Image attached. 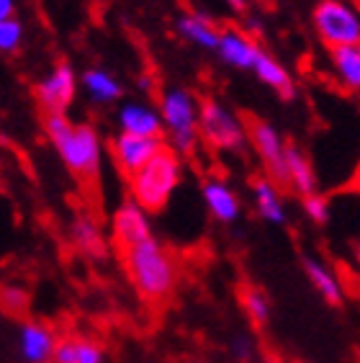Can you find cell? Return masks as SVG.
I'll return each mask as SVG.
<instances>
[{
  "label": "cell",
  "mask_w": 360,
  "mask_h": 363,
  "mask_svg": "<svg viewBox=\"0 0 360 363\" xmlns=\"http://www.w3.org/2000/svg\"><path fill=\"white\" fill-rule=\"evenodd\" d=\"M229 8L232 11H237V13H242V11H247V0H227Z\"/></svg>",
  "instance_id": "cell-29"
},
{
  "label": "cell",
  "mask_w": 360,
  "mask_h": 363,
  "mask_svg": "<svg viewBox=\"0 0 360 363\" xmlns=\"http://www.w3.org/2000/svg\"><path fill=\"white\" fill-rule=\"evenodd\" d=\"M304 271L309 276V281H312V286L317 289V294L330 307H339L342 304V286H339L337 276L325 263H319L314 258H304Z\"/></svg>",
  "instance_id": "cell-21"
},
{
  "label": "cell",
  "mask_w": 360,
  "mask_h": 363,
  "mask_svg": "<svg viewBox=\"0 0 360 363\" xmlns=\"http://www.w3.org/2000/svg\"><path fill=\"white\" fill-rule=\"evenodd\" d=\"M252 196H255L257 214L270 224H283L286 222V209L283 199H281V189L268 178H252Z\"/></svg>",
  "instance_id": "cell-18"
},
{
  "label": "cell",
  "mask_w": 360,
  "mask_h": 363,
  "mask_svg": "<svg viewBox=\"0 0 360 363\" xmlns=\"http://www.w3.org/2000/svg\"><path fill=\"white\" fill-rule=\"evenodd\" d=\"M332 52V67L334 75L347 91L360 93V55L358 47H339L330 49Z\"/></svg>",
  "instance_id": "cell-22"
},
{
  "label": "cell",
  "mask_w": 360,
  "mask_h": 363,
  "mask_svg": "<svg viewBox=\"0 0 360 363\" xmlns=\"http://www.w3.org/2000/svg\"><path fill=\"white\" fill-rule=\"evenodd\" d=\"M47 140L55 145L75 181L98 199L101 181V140L90 124H72L67 113H42Z\"/></svg>",
  "instance_id": "cell-1"
},
{
  "label": "cell",
  "mask_w": 360,
  "mask_h": 363,
  "mask_svg": "<svg viewBox=\"0 0 360 363\" xmlns=\"http://www.w3.org/2000/svg\"><path fill=\"white\" fill-rule=\"evenodd\" d=\"M252 70H255V75H257V80H260V83H265L270 91L278 93V98H281V101H286V104L296 101V83H293L291 72L286 70L278 60H273L268 52H263V49H260V55H257L255 65H252Z\"/></svg>",
  "instance_id": "cell-13"
},
{
  "label": "cell",
  "mask_w": 360,
  "mask_h": 363,
  "mask_svg": "<svg viewBox=\"0 0 360 363\" xmlns=\"http://www.w3.org/2000/svg\"><path fill=\"white\" fill-rule=\"evenodd\" d=\"M198 137L222 152H242L247 145L242 119L214 98H203L198 104Z\"/></svg>",
  "instance_id": "cell-7"
},
{
  "label": "cell",
  "mask_w": 360,
  "mask_h": 363,
  "mask_svg": "<svg viewBox=\"0 0 360 363\" xmlns=\"http://www.w3.org/2000/svg\"><path fill=\"white\" fill-rule=\"evenodd\" d=\"M355 260H358V266H360V240H358V245H355Z\"/></svg>",
  "instance_id": "cell-30"
},
{
  "label": "cell",
  "mask_w": 360,
  "mask_h": 363,
  "mask_svg": "<svg viewBox=\"0 0 360 363\" xmlns=\"http://www.w3.org/2000/svg\"><path fill=\"white\" fill-rule=\"evenodd\" d=\"M165 147L162 137H137V134L121 132L116 140L111 142V155L116 168L121 170V175H134L142 165H145L154 152H159Z\"/></svg>",
  "instance_id": "cell-9"
},
{
  "label": "cell",
  "mask_w": 360,
  "mask_h": 363,
  "mask_svg": "<svg viewBox=\"0 0 360 363\" xmlns=\"http://www.w3.org/2000/svg\"><path fill=\"white\" fill-rule=\"evenodd\" d=\"M13 8H16L13 0H0V21H6V18H13Z\"/></svg>",
  "instance_id": "cell-28"
},
{
  "label": "cell",
  "mask_w": 360,
  "mask_h": 363,
  "mask_svg": "<svg viewBox=\"0 0 360 363\" xmlns=\"http://www.w3.org/2000/svg\"><path fill=\"white\" fill-rule=\"evenodd\" d=\"M312 26L327 49L360 44V11L347 0H319L312 11Z\"/></svg>",
  "instance_id": "cell-4"
},
{
  "label": "cell",
  "mask_w": 360,
  "mask_h": 363,
  "mask_svg": "<svg viewBox=\"0 0 360 363\" xmlns=\"http://www.w3.org/2000/svg\"><path fill=\"white\" fill-rule=\"evenodd\" d=\"M240 304H242L247 320L255 325L257 330H263L270 322V299L263 289H257L255 284H242L240 286Z\"/></svg>",
  "instance_id": "cell-24"
},
{
  "label": "cell",
  "mask_w": 360,
  "mask_h": 363,
  "mask_svg": "<svg viewBox=\"0 0 360 363\" xmlns=\"http://www.w3.org/2000/svg\"><path fill=\"white\" fill-rule=\"evenodd\" d=\"M242 126L247 145L255 150L257 160L263 165L265 178L273 181L278 189H288V173H286V142L270 121L260 119L255 113H242Z\"/></svg>",
  "instance_id": "cell-6"
},
{
  "label": "cell",
  "mask_w": 360,
  "mask_h": 363,
  "mask_svg": "<svg viewBox=\"0 0 360 363\" xmlns=\"http://www.w3.org/2000/svg\"><path fill=\"white\" fill-rule=\"evenodd\" d=\"M183 178V162L173 147H162L134 175H129V194L137 206L147 214H159L165 209Z\"/></svg>",
  "instance_id": "cell-3"
},
{
  "label": "cell",
  "mask_w": 360,
  "mask_h": 363,
  "mask_svg": "<svg viewBox=\"0 0 360 363\" xmlns=\"http://www.w3.org/2000/svg\"><path fill=\"white\" fill-rule=\"evenodd\" d=\"M358 55H360V44H358Z\"/></svg>",
  "instance_id": "cell-32"
},
{
  "label": "cell",
  "mask_w": 360,
  "mask_h": 363,
  "mask_svg": "<svg viewBox=\"0 0 360 363\" xmlns=\"http://www.w3.org/2000/svg\"><path fill=\"white\" fill-rule=\"evenodd\" d=\"M83 85H85V91L90 93V98L98 101V104H113V101H118V98L124 96L116 77H113L111 72L101 70V67H93V70L85 72Z\"/></svg>",
  "instance_id": "cell-23"
},
{
  "label": "cell",
  "mask_w": 360,
  "mask_h": 363,
  "mask_svg": "<svg viewBox=\"0 0 360 363\" xmlns=\"http://www.w3.org/2000/svg\"><path fill=\"white\" fill-rule=\"evenodd\" d=\"M55 333L44 322H23L21 335H18V348L26 363H49L55 353Z\"/></svg>",
  "instance_id": "cell-12"
},
{
  "label": "cell",
  "mask_w": 360,
  "mask_h": 363,
  "mask_svg": "<svg viewBox=\"0 0 360 363\" xmlns=\"http://www.w3.org/2000/svg\"><path fill=\"white\" fill-rule=\"evenodd\" d=\"M286 173H288V189L296 191L301 199L309 194H317V173L306 152L298 145H286Z\"/></svg>",
  "instance_id": "cell-14"
},
{
  "label": "cell",
  "mask_w": 360,
  "mask_h": 363,
  "mask_svg": "<svg viewBox=\"0 0 360 363\" xmlns=\"http://www.w3.org/2000/svg\"><path fill=\"white\" fill-rule=\"evenodd\" d=\"M77 77L69 62H57L44 80H39L34 88L36 104L42 113H67L69 104L75 101Z\"/></svg>",
  "instance_id": "cell-8"
},
{
  "label": "cell",
  "mask_w": 360,
  "mask_h": 363,
  "mask_svg": "<svg viewBox=\"0 0 360 363\" xmlns=\"http://www.w3.org/2000/svg\"><path fill=\"white\" fill-rule=\"evenodd\" d=\"M203 201L206 209L211 211V217L222 224H232L240 217V199L227 183L222 181H206L203 183Z\"/></svg>",
  "instance_id": "cell-15"
},
{
  "label": "cell",
  "mask_w": 360,
  "mask_h": 363,
  "mask_svg": "<svg viewBox=\"0 0 360 363\" xmlns=\"http://www.w3.org/2000/svg\"><path fill=\"white\" fill-rule=\"evenodd\" d=\"M304 211H306V217L312 219L314 224L330 222V203H327L325 196H319V194L304 196Z\"/></svg>",
  "instance_id": "cell-27"
},
{
  "label": "cell",
  "mask_w": 360,
  "mask_h": 363,
  "mask_svg": "<svg viewBox=\"0 0 360 363\" xmlns=\"http://www.w3.org/2000/svg\"><path fill=\"white\" fill-rule=\"evenodd\" d=\"M178 31L183 39L198 44V47L216 49L219 31H222V28H216L214 23H211V18L203 13H183L178 18Z\"/></svg>",
  "instance_id": "cell-20"
},
{
  "label": "cell",
  "mask_w": 360,
  "mask_h": 363,
  "mask_svg": "<svg viewBox=\"0 0 360 363\" xmlns=\"http://www.w3.org/2000/svg\"><path fill=\"white\" fill-rule=\"evenodd\" d=\"M216 52L224 62L237 67V70H252L260 47L252 36H247L240 28H222L219 31V42H216Z\"/></svg>",
  "instance_id": "cell-11"
},
{
  "label": "cell",
  "mask_w": 360,
  "mask_h": 363,
  "mask_svg": "<svg viewBox=\"0 0 360 363\" xmlns=\"http://www.w3.org/2000/svg\"><path fill=\"white\" fill-rule=\"evenodd\" d=\"M111 232H113L116 250H124L129 245H137V242H142V240L152 238L147 211L142 209V206H137L134 201L121 203L116 209L113 222H111Z\"/></svg>",
  "instance_id": "cell-10"
},
{
  "label": "cell",
  "mask_w": 360,
  "mask_h": 363,
  "mask_svg": "<svg viewBox=\"0 0 360 363\" xmlns=\"http://www.w3.org/2000/svg\"><path fill=\"white\" fill-rule=\"evenodd\" d=\"M28 304H31V296L23 286H13V284L0 286V312L3 315L21 320V317H26Z\"/></svg>",
  "instance_id": "cell-25"
},
{
  "label": "cell",
  "mask_w": 360,
  "mask_h": 363,
  "mask_svg": "<svg viewBox=\"0 0 360 363\" xmlns=\"http://www.w3.org/2000/svg\"><path fill=\"white\" fill-rule=\"evenodd\" d=\"M69 238L75 242V247L90 258H103L106 255V238L98 222L90 214L72 219V227H69Z\"/></svg>",
  "instance_id": "cell-19"
},
{
  "label": "cell",
  "mask_w": 360,
  "mask_h": 363,
  "mask_svg": "<svg viewBox=\"0 0 360 363\" xmlns=\"http://www.w3.org/2000/svg\"><path fill=\"white\" fill-rule=\"evenodd\" d=\"M159 119L162 129L170 132L175 152L191 155L198 142V104L183 88H170L159 101Z\"/></svg>",
  "instance_id": "cell-5"
},
{
  "label": "cell",
  "mask_w": 360,
  "mask_h": 363,
  "mask_svg": "<svg viewBox=\"0 0 360 363\" xmlns=\"http://www.w3.org/2000/svg\"><path fill=\"white\" fill-rule=\"evenodd\" d=\"M118 255H121L126 279L132 281L134 291L142 296V301L157 307L170 299L178 284V263L159 240L147 238L118 250Z\"/></svg>",
  "instance_id": "cell-2"
},
{
  "label": "cell",
  "mask_w": 360,
  "mask_h": 363,
  "mask_svg": "<svg viewBox=\"0 0 360 363\" xmlns=\"http://www.w3.org/2000/svg\"><path fill=\"white\" fill-rule=\"evenodd\" d=\"M121 132L137 134V137H162V119L159 113L142 104H126L118 113Z\"/></svg>",
  "instance_id": "cell-17"
},
{
  "label": "cell",
  "mask_w": 360,
  "mask_h": 363,
  "mask_svg": "<svg viewBox=\"0 0 360 363\" xmlns=\"http://www.w3.org/2000/svg\"><path fill=\"white\" fill-rule=\"evenodd\" d=\"M355 3H358V11H360V0H355Z\"/></svg>",
  "instance_id": "cell-31"
},
{
  "label": "cell",
  "mask_w": 360,
  "mask_h": 363,
  "mask_svg": "<svg viewBox=\"0 0 360 363\" xmlns=\"http://www.w3.org/2000/svg\"><path fill=\"white\" fill-rule=\"evenodd\" d=\"M55 363H103V348L96 340L88 337H57L55 353H52Z\"/></svg>",
  "instance_id": "cell-16"
},
{
  "label": "cell",
  "mask_w": 360,
  "mask_h": 363,
  "mask_svg": "<svg viewBox=\"0 0 360 363\" xmlns=\"http://www.w3.org/2000/svg\"><path fill=\"white\" fill-rule=\"evenodd\" d=\"M21 42H23L21 21H16V18H6V21H0V52L13 55V52H18Z\"/></svg>",
  "instance_id": "cell-26"
}]
</instances>
